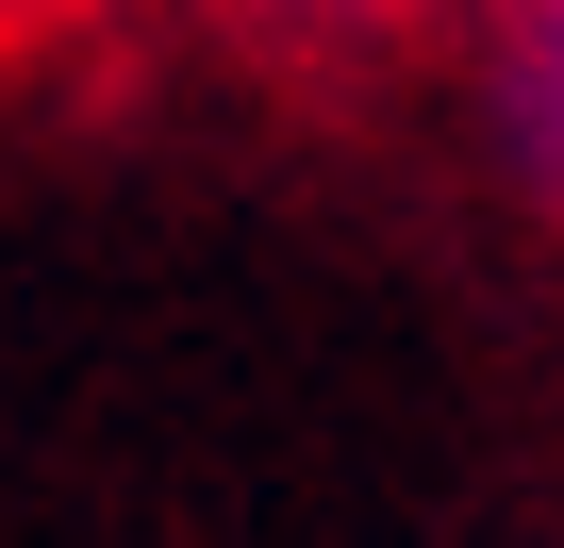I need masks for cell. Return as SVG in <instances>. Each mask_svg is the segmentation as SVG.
<instances>
[{"mask_svg":"<svg viewBox=\"0 0 564 548\" xmlns=\"http://www.w3.org/2000/svg\"><path fill=\"white\" fill-rule=\"evenodd\" d=\"M498 117H514V150L564 183V0H498Z\"/></svg>","mask_w":564,"mask_h":548,"instance_id":"cell-1","label":"cell"},{"mask_svg":"<svg viewBox=\"0 0 564 548\" xmlns=\"http://www.w3.org/2000/svg\"><path fill=\"white\" fill-rule=\"evenodd\" d=\"M84 18H117V0H0V51H34V34H84Z\"/></svg>","mask_w":564,"mask_h":548,"instance_id":"cell-2","label":"cell"}]
</instances>
